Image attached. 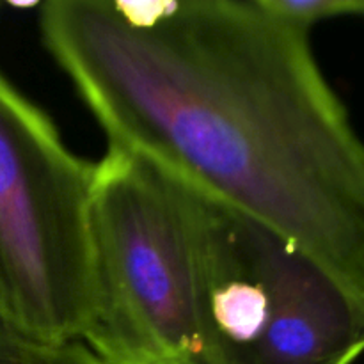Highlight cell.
Here are the masks:
<instances>
[{
	"label": "cell",
	"instance_id": "6da1fadb",
	"mask_svg": "<svg viewBox=\"0 0 364 364\" xmlns=\"http://www.w3.org/2000/svg\"><path fill=\"white\" fill-rule=\"evenodd\" d=\"M43 41L105 130L364 297V142L309 32L258 0H50Z\"/></svg>",
	"mask_w": 364,
	"mask_h": 364
},
{
	"label": "cell",
	"instance_id": "7a4b0ae2",
	"mask_svg": "<svg viewBox=\"0 0 364 364\" xmlns=\"http://www.w3.org/2000/svg\"><path fill=\"white\" fill-rule=\"evenodd\" d=\"M103 364H223L208 327L183 185L109 142L91 198V306Z\"/></svg>",
	"mask_w": 364,
	"mask_h": 364
},
{
	"label": "cell",
	"instance_id": "3957f363",
	"mask_svg": "<svg viewBox=\"0 0 364 364\" xmlns=\"http://www.w3.org/2000/svg\"><path fill=\"white\" fill-rule=\"evenodd\" d=\"M181 185L223 364H352L363 354L364 297L272 228Z\"/></svg>",
	"mask_w": 364,
	"mask_h": 364
},
{
	"label": "cell",
	"instance_id": "277c9868",
	"mask_svg": "<svg viewBox=\"0 0 364 364\" xmlns=\"http://www.w3.org/2000/svg\"><path fill=\"white\" fill-rule=\"evenodd\" d=\"M95 173L0 73V320L25 336L80 340L91 306Z\"/></svg>",
	"mask_w": 364,
	"mask_h": 364
},
{
	"label": "cell",
	"instance_id": "5b68a950",
	"mask_svg": "<svg viewBox=\"0 0 364 364\" xmlns=\"http://www.w3.org/2000/svg\"><path fill=\"white\" fill-rule=\"evenodd\" d=\"M0 364H103L82 341L28 338L0 320Z\"/></svg>",
	"mask_w": 364,
	"mask_h": 364
},
{
	"label": "cell",
	"instance_id": "8992f818",
	"mask_svg": "<svg viewBox=\"0 0 364 364\" xmlns=\"http://www.w3.org/2000/svg\"><path fill=\"white\" fill-rule=\"evenodd\" d=\"M258 4L276 20L306 32L329 18L364 16V0H258Z\"/></svg>",
	"mask_w": 364,
	"mask_h": 364
}]
</instances>
